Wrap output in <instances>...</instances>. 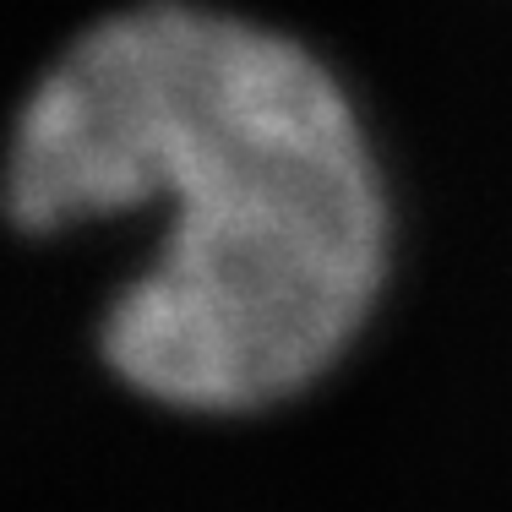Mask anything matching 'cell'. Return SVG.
Returning a JSON list of instances; mask_svg holds the SVG:
<instances>
[{
	"label": "cell",
	"instance_id": "1",
	"mask_svg": "<svg viewBox=\"0 0 512 512\" xmlns=\"http://www.w3.org/2000/svg\"><path fill=\"white\" fill-rule=\"evenodd\" d=\"M169 207L164 251L104 322L148 398L256 409L300 393L382 284L376 164L338 82L284 33L148 0L44 71L6 158L22 229Z\"/></svg>",
	"mask_w": 512,
	"mask_h": 512
}]
</instances>
